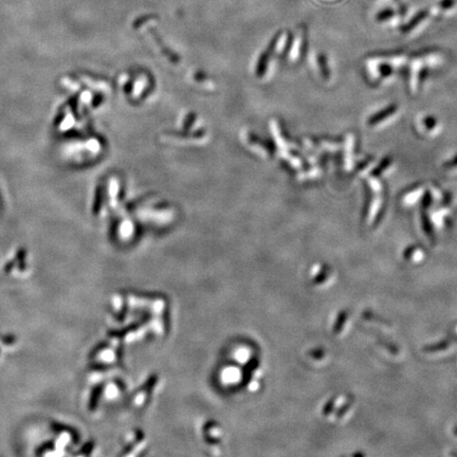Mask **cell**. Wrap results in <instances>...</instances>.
I'll return each instance as SVG.
<instances>
[{
	"label": "cell",
	"mask_w": 457,
	"mask_h": 457,
	"mask_svg": "<svg viewBox=\"0 0 457 457\" xmlns=\"http://www.w3.org/2000/svg\"><path fill=\"white\" fill-rule=\"evenodd\" d=\"M394 14H395V12H394L393 10H391V9H386V10H383V11L379 12V13L377 14V17H376V18H377L378 21H384V20L392 18V17L394 16Z\"/></svg>",
	"instance_id": "3957f363"
},
{
	"label": "cell",
	"mask_w": 457,
	"mask_h": 457,
	"mask_svg": "<svg viewBox=\"0 0 457 457\" xmlns=\"http://www.w3.org/2000/svg\"><path fill=\"white\" fill-rule=\"evenodd\" d=\"M428 14H429V12L426 11V10L418 12V13L414 16V18H412L410 20V22L406 23V25L402 28V32L406 33V32H410L411 30H413L415 27H417L418 23H420L423 20H425L427 18Z\"/></svg>",
	"instance_id": "7a4b0ae2"
},
{
	"label": "cell",
	"mask_w": 457,
	"mask_h": 457,
	"mask_svg": "<svg viewBox=\"0 0 457 457\" xmlns=\"http://www.w3.org/2000/svg\"><path fill=\"white\" fill-rule=\"evenodd\" d=\"M396 111H397V106H396V105H391V106L387 107L386 109H383L382 111H380V112H378V113H376V115H374V116H371V117L369 118V120H368L367 124H368L369 126L378 125V124H380V123H382V122L386 121L388 117L394 116V115L396 113Z\"/></svg>",
	"instance_id": "6da1fadb"
},
{
	"label": "cell",
	"mask_w": 457,
	"mask_h": 457,
	"mask_svg": "<svg viewBox=\"0 0 457 457\" xmlns=\"http://www.w3.org/2000/svg\"><path fill=\"white\" fill-rule=\"evenodd\" d=\"M455 5V0H441L438 4V8L442 10H448Z\"/></svg>",
	"instance_id": "277c9868"
},
{
	"label": "cell",
	"mask_w": 457,
	"mask_h": 457,
	"mask_svg": "<svg viewBox=\"0 0 457 457\" xmlns=\"http://www.w3.org/2000/svg\"><path fill=\"white\" fill-rule=\"evenodd\" d=\"M456 166H457V156L454 159H452L450 162H447L446 164H444V167L448 168V170H449V168H455Z\"/></svg>",
	"instance_id": "5b68a950"
}]
</instances>
